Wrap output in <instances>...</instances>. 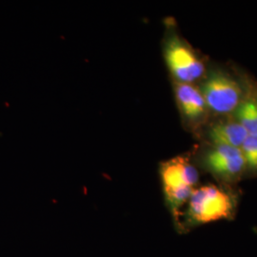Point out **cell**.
Listing matches in <instances>:
<instances>
[{
    "instance_id": "cell-2",
    "label": "cell",
    "mask_w": 257,
    "mask_h": 257,
    "mask_svg": "<svg viewBox=\"0 0 257 257\" xmlns=\"http://www.w3.org/2000/svg\"><path fill=\"white\" fill-rule=\"evenodd\" d=\"M159 175L167 208L176 227L185 205L196 188L198 171L187 156H176L163 162Z\"/></svg>"
},
{
    "instance_id": "cell-6",
    "label": "cell",
    "mask_w": 257,
    "mask_h": 257,
    "mask_svg": "<svg viewBox=\"0 0 257 257\" xmlns=\"http://www.w3.org/2000/svg\"><path fill=\"white\" fill-rule=\"evenodd\" d=\"M175 94L184 119L191 124L202 119L208 107L199 89L192 84L175 82Z\"/></svg>"
},
{
    "instance_id": "cell-8",
    "label": "cell",
    "mask_w": 257,
    "mask_h": 257,
    "mask_svg": "<svg viewBox=\"0 0 257 257\" xmlns=\"http://www.w3.org/2000/svg\"><path fill=\"white\" fill-rule=\"evenodd\" d=\"M234 112L235 120L247 130L248 135H257V97L242 99Z\"/></svg>"
},
{
    "instance_id": "cell-9",
    "label": "cell",
    "mask_w": 257,
    "mask_h": 257,
    "mask_svg": "<svg viewBox=\"0 0 257 257\" xmlns=\"http://www.w3.org/2000/svg\"><path fill=\"white\" fill-rule=\"evenodd\" d=\"M240 150L246 163V169L257 173V135H248Z\"/></svg>"
},
{
    "instance_id": "cell-4",
    "label": "cell",
    "mask_w": 257,
    "mask_h": 257,
    "mask_svg": "<svg viewBox=\"0 0 257 257\" xmlns=\"http://www.w3.org/2000/svg\"><path fill=\"white\" fill-rule=\"evenodd\" d=\"M209 109L226 114L236 110L242 101V91L238 83L223 73L211 74L199 89Z\"/></svg>"
},
{
    "instance_id": "cell-7",
    "label": "cell",
    "mask_w": 257,
    "mask_h": 257,
    "mask_svg": "<svg viewBox=\"0 0 257 257\" xmlns=\"http://www.w3.org/2000/svg\"><path fill=\"white\" fill-rule=\"evenodd\" d=\"M248 133L236 120L222 121L214 124L209 131V137L213 145L242 147Z\"/></svg>"
},
{
    "instance_id": "cell-3",
    "label": "cell",
    "mask_w": 257,
    "mask_h": 257,
    "mask_svg": "<svg viewBox=\"0 0 257 257\" xmlns=\"http://www.w3.org/2000/svg\"><path fill=\"white\" fill-rule=\"evenodd\" d=\"M164 58L175 82L191 84L204 74L205 67L202 61L174 32L166 37Z\"/></svg>"
},
{
    "instance_id": "cell-1",
    "label": "cell",
    "mask_w": 257,
    "mask_h": 257,
    "mask_svg": "<svg viewBox=\"0 0 257 257\" xmlns=\"http://www.w3.org/2000/svg\"><path fill=\"white\" fill-rule=\"evenodd\" d=\"M236 205V194L225 187L213 184L196 187L184 207L175 230L185 234L202 225L233 219Z\"/></svg>"
},
{
    "instance_id": "cell-5",
    "label": "cell",
    "mask_w": 257,
    "mask_h": 257,
    "mask_svg": "<svg viewBox=\"0 0 257 257\" xmlns=\"http://www.w3.org/2000/svg\"><path fill=\"white\" fill-rule=\"evenodd\" d=\"M205 169L222 182L235 183L246 171V163L238 148L214 145L203 160Z\"/></svg>"
}]
</instances>
